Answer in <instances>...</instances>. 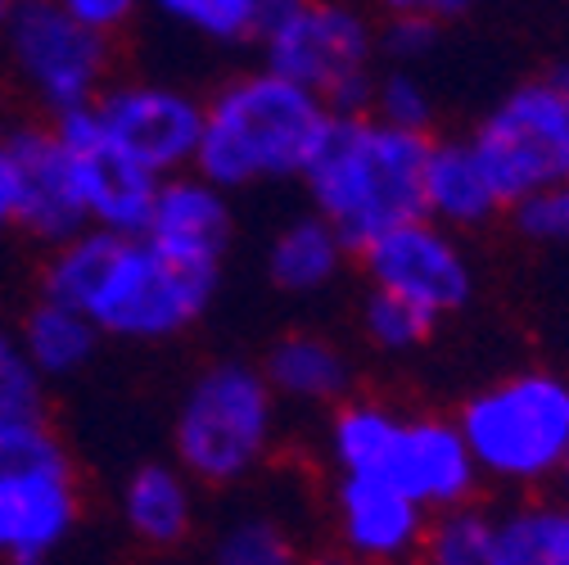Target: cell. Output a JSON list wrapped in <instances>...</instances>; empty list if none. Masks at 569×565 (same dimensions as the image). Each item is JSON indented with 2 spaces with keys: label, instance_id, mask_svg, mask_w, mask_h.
<instances>
[{
  "label": "cell",
  "instance_id": "1",
  "mask_svg": "<svg viewBox=\"0 0 569 565\" xmlns=\"http://www.w3.org/2000/svg\"><path fill=\"white\" fill-rule=\"evenodd\" d=\"M218 271H194L159 254L146 236L78 231L50 249L41 299L96 321L104 339L163 344L186 335L218 299Z\"/></svg>",
  "mask_w": 569,
  "mask_h": 565
},
{
  "label": "cell",
  "instance_id": "2",
  "mask_svg": "<svg viewBox=\"0 0 569 565\" xmlns=\"http://www.w3.org/2000/svg\"><path fill=\"white\" fill-rule=\"evenodd\" d=\"M435 140L402 131L367 109L335 113L317 159L303 172L308 208L326 218L352 249L425 218V163Z\"/></svg>",
  "mask_w": 569,
  "mask_h": 565
},
{
  "label": "cell",
  "instance_id": "3",
  "mask_svg": "<svg viewBox=\"0 0 569 565\" xmlns=\"http://www.w3.org/2000/svg\"><path fill=\"white\" fill-rule=\"evenodd\" d=\"M330 122L335 109L326 100L271 68H253L203 100L194 172L227 195L271 181H303Z\"/></svg>",
  "mask_w": 569,
  "mask_h": 565
},
{
  "label": "cell",
  "instance_id": "4",
  "mask_svg": "<svg viewBox=\"0 0 569 565\" xmlns=\"http://www.w3.org/2000/svg\"><path fill=\"white\" fill-rule=\"evenodd\" d=\"M280 435V398L258 363H208L172 416V462L203 488H236L262 470Z\"/></svg>",
  "mask_w": 569,
  "mask_h": 565
},
{
  "label": "cell",
  "instance_id": "5",
  "mask_svg": "<svg viewBox=\"0 0 569 565\" xmlns=\"http://www.w3.org/2000/svg\"><path fill=\"white\" fill-rule=\"evenodd\" d=\"M457 426L479 479L533 493L569 462V380L547 367L497 376L461 403Z\"/></svg>",
  "mask_w": 569,
  "mask_h": 565
},
{
  "label": "cell",
  "instance_id": "6",
  "mask_svg": "<svg viewBox=\"0 0 569 565\" xmlns=\"http://www.w3.org/2000/svg\"><path fill=\"white\" fill-rule=\"evenodd\" d=\"M262 68L326 100L335 113L367 109L380 73V28L358 0H267Z\"/></svg>",
  "mask_w": 569,
  "mask_h": 565
},
{
  "label": "cell",
  "instance_id": "7",
  "mask_svg": "<svg viewBox=\"0 0 569 565\" xmlns=\"http://www.w3.org/2000/svg\"><path fill=\"white\" fill-rule=\"evenodd\" d=\"M82 493L46 420L0 426V561L46 565L78 529Z\"/></svg>",
  "mask_w": 569,
  "mask_h": 565
},
{
  "label": "cell",
  "instance_id": "8",
  "mask_svg": "<svg viewBox=\"0 0 569 565\" xmlns=\"http://www.w3.org/2000/svg\"><path fill=\"white\" fill-rule=\"evenodd\" d=\"M466 140L507 208L569 181V68L516 82Z\"/></svg>",
  "mask_w": 569,
  "mask_h": 565
},
{
  "label": "cell",
  "instance_id": "9",
  "mask_svg": "<svg viewBox=\"0 0 569 565\" xmlns=\"http://www.w3.org/2000/svg\"><path fill=\"white\" fill-rule=\"evenodd\" d=\"M0 37L19 87L50 118L82 113L109 91V37L78 23L54 0H19Z\"/></svg>",
  "mask_w": 569,
  "mask_h": 565
},
{
  "label": "cell",
  "instance_id": "10",
  "mask_svg": "<svg viewBox=\"0 0 569 565\" xmlns=\"http://www.w3.org/2000/svg\"><path fill=\"white\" fill-rule=\"evenodd\" d=\"M367 286L380 295H393L425 313L435 326L466 313L475 299V262L457 231L430 222V218H411L371 245L358 249Z\"/></svg>",
  "mask_w": 569,
  "mask_h": 565
},
{
  "label": "cell",
  "instance_id": "11",
  "mask_svg": "<svg viewBox=\"0 0 569 565\" xmlns=\"http://www.w3.org/2000/svg\"><path fill=\"white\" fill-rule=\"evenodd\" d=\"M91 113L150 177L168 181L194 172L203 136L199 96L172 82H118L91 105Z\"/></svg>",
  "mask_w": 569,
  "mask_h": 565
},
{
  "label": "cell",
  "instance_id": "12",
  "mask_svg": "<svg viewBox=\"0 0 569 565\" xmlns=\"http://www.w3.org/2000/svg\"><path fill=\"white\" fill-rule=\"evenodd\" d=\"M50 127L59 136L63 155H68V168H73L87 227L113 231V236H140V231H146L159 177H150L146 168H140L118 146V140L100 127V118L91 109L54 118Z\"/></svg>",
  "mask_w": 569,
  "mask_h": 565
},
{
  "label": "cell",
  "instance_id": "13",
  "mask_svg": "<svg viewBox=\"0 0 569 565\" xmlns=\"http://www.w3.org/2000/svg\"><path fill=\"white\" fill-rule=\"evenodd\" d=\"M376 475L393 479L407 498L420 503L430 516L470 507L483 484L479 466L461 439L457 416H435V412L398 416L393 439H389Z\"/></svg>",
  "mask_w": 569,
  "mask_h": 565
},
{
  "label": "cell",
  "instance_id": "14",
  "mask_svg": "<svg viewBox=\"0 0 569 565\" xmlns=\"http://www.w3.org/2000/svg\"><path fill=\"white\" fill-rule=\"evenodd\" d=\"M330 525L343 556L362 565H411L420 561L430 512L411 503L385 475H335Z\"/></svg>",
  "mask_w": 569,
  "mask_h": 565
},
{
  "label": "cell",
  "instance_id": "15",
  "mask_svg": "<svg viewBox=\"0 0 569 565\" xmlns=\"http://www.w3.org/2000/svg\"><path fill=\"white\" fill-rule=\"evenodd\" d=\"M146 236L159 254H168L181 267L218 271L236 245V208L222 186H212L199 172H181L159 181L154 208L146 218Z\"/></svg>",
  "mask_w": 569,
  "mask_h": 565
},
{
  "label": "cell",
  "instance_id": "16",
  "mask_svg": "<svg viewBox=\"0 0 569 565\" xmlns=\"http://www.w3.org/2000/svg\"><path fill=\"white\" fill-rule=\"evenodd\" d=\"M6 140H10L14 172H19V227L50 249L87 231L78 181H73V168H68V155L59 146L54 127H19Z\"/></svg>",
  "mask_w": 569,
  "mask_h": 565
},
{
  "label": "cell",
  "instance_id": "17",
  "mask_svg": "<svg viewBox=\"0 0 569 565\" xmlns=\"http://www.w3.org/2000/svg\"><path fill=\"white\" fill-rule=\"evenodd\" d=\"M271 394L290 407H339L358 394V363L326 330H284L258 363Z\"/></svg>",
  "mask_w": 569,
  "mask_h": 565
},
{
  "label": "cell",
  "instance_id": "18",
  "mask_svg": "<svg viewBox=\"0 0 569 565\" xmlns=\"http://www.w3.org/2000/svg\"><path fill=\"white\" fill-rule=\"evenodd\" d=\"M194 488L199 484L177 462H140L118 488V516L127 534L159 552L181 547L199 521Z\"/></svg>",
  "mask_w": 569,
  "mask_h": 565
},
{
  "label": "cell",
  "instance_id": "19",
  "mask_svg": "<svg viewBox=\"0 0 569 565\" xmlns=\"http://www.w3.org/2000/svg\"><path fill=\"white\" fill-rule=\"evenodd\" d=\"M348 254H352V245L308 208V214H295L290 222H280L271 231L262 267H267V280L280 295L308 299V295L330 290L343 276Z\"/></svg>",
  "mask_w": 569,
  "mask_h": 565
},
{
  "label": "cell",
  "instance_id": "20",
  "mask_svg": "<svg viewBox=\"0 0 569 565\" xmlns=\"http://www.w3.org/2000/svg\"><path fill=\"white\" fill-rule=\"evenodd\" d=\"M502 208L507 204L470 150V140H435L430 163H425V218L448 231H479Z\"/></svg>",
  "mask_w": 569,
  "mask_h": 565
},
{
  "label": "cell",
  "instance_id": "21",
  "mask_svg": "<svg viewBox=\"0 0 569 565\" xmlns=\"http://www.w3.org/2000/svg\"><path fill=\"white\" fill-rule=\"evenodd\" d=\"M28 363L41 371V380H68L91 367V358L100 353V330L91 317L63 308L54 299H37L23 317V326L14 330Z\"/></svg>",
  "mask_w": 569,
  "mask_h": 565
},
{
  "label": "cell",
  "instance_id": "22",
  "mask_svg": "<svg viewBox=\"0 0 569 565\" xmlns=\"http://www.w3.org/2000/svg\"><path fill=\"white\" fill-rule=\"evenodd\" d=\"M488 565H569V493L497 512Z\"/></svg>",
  "mask_w": 569,
  "mask_h": 565
},
{
  "label": "cell",
  "instance_id": "23",
  "mask_svg": "<svg viewBox=\"0 0 569 565\" xmlns=\"http://www.w3.org/2000/svg\"><path fill=\"white\" fill-rule=\"evenodd\" d=\"M295 525L276 512H236L218 534H212L208 565H308Z\"/></svg>",
  "mask_w": 569,
  "mask_h": 565
},
{
  "label": "cell",
  "instance_id": "24",
  "mask_svg": "<svg viewBox=\"0 0 569 565\" xmlns=\"http://www.w3.org/2000/svg\"><path fill=\"white\" fill-rule=\"evenodd\" d=\"M146 6L163 23L190 32L199 41H212V46L253 41L262 28V14H267V0H146Z\"/></svg>",
  "mask_w": 569,
  "mask_h": 565
},
{
  "label": "cell",
  "instance_id": "25",
  "mask_svg": "<svg viewBox=\"0 0 569 565\" xmlns=\"http://www.w3.org/2000/svg\"><path fill=\"white\" fill-rule=\"evenodd\" d=\"M492 525H497V516L475 507V503L457 507V512H443V516H430L420 565H488Z\"/></svg>",
  "mask_w": 569,
  "mask_h": 565
},
{
  "label": "cell",
  "instance_id": "26",
  "mask_svg": "<svg viewBox=\"0 0 569 565\" xmlns=\"http://www.w3.org/2000/svg\"><path fill=\"white\" fill-rule=\"evenodd\" d=\"M358 330H362V339L376 353H385V358H407V353L430 344L435 321L425 317V313H416L411 304L393 299V295L367 290V299L358 308Z\"/></svg>",
  "mask_w": 569,
  "mask_h": 565
},
{
  "label": "cell",
  "instance_id": "27",
  "mask_svg": "<svg viewBox=\"0 0 569 565\" xmlns=\"http://www.w3.org/2000/svg\"><path fill=\"white\" fill-rule=\"evenodd\" d=\"M435 109H439L435 87L425 82L420 68H380L376 82H371V96H367V113H376L389 127L425 131V136H430Z\"/></svg>",
  "mask_w": 569,
  "mask_h": 565
},
{
  "label": "cell",
  "instance_id": "28",
  "mask_svg": "<svg viewBox=\"0 0 569 565\" xmlns=\"http://www.w3.org/2000/svg\"><path fill=\"white\" fill-rule=\"evenodd\" d=\"M46 407V380L28 363V353L14 330L0 326V426H28L41 420Z\"/></svg>",
  "mask_w": 569,
  "mask_h": 565
},
{
  "label": "cell",
  "instance_id": "29",
  "mask_svg": "<svg viewBox=\"0 0 569 565\" xmlns=\"http://www.w3.org/2000/svg\"><path fill=\"white\" fill-rule=\"evenodd\" d=\"M511 222L520 240L538 249H569V181L533 190L529 199L511 204Z\"/></svg>",
  "mask_w": 569,
  "mask_h": 565
},
{
  "label": "cell",
  "instance_id": "30",
  "mask_svg": "<svg viewBox=\"0 0 569 565\" xmlns=\"http://www.w3.org/2000/svg\"><path fill=\"white\" fill-rule=\"evenodd\" d=\"M443 28L420 19H385L380 23V68H420L435 54Z\"/></svg>",
  "mask_w": 569,
  "mask_h": 565
},
{
  "label": "cell",
  "instance_id": "31",
  "mask_svg": "<svg viewBox=\"0 0 569 565\" xmlns=\"http://www.w3.org/2000/svg\"><path fill=\"white\" fill-rule=\"evenodd\" d=\"M59 10H68L78 23L96 28L100 37H113L122 32L140 10H146V0H54Z\"/></svg>",
  "mask_w": 569,
  "mask_h": 565
},
{
  "label": "cell",
  "instance_id": "32",
  "mask_svg": "<svg viewBox=\"0 0 569 565\" xmlns=\"http://www.w3.org/2000/svg\"><path fill=\"white\" fill-rule=\"evenodd\" d=\"M475 6L479 0H371V10L380 19H420V23H435V28L466 19Z\"/></svg>",
  "mask_w": 569,
  "mask_h": 565
},
{
  "label": "cell",
  "instance_id": "33",
  "mask_svg": "<svg viewBox=\"0 0 569 565\" xmlns=\"http://www.w3.org/2000/svg\"><path fill=\"white\" fill-rule=\"evenodd\" d=\"M10 227H19V172H14L10 140L0 136V236Z\"/></svg>",
  "mask_w": 569,
  "mask_h": 565
},
{
  "label": "cell",
  "instance_id": "34",
  "mask_svg": "<svg viewBox=\"0 0 569 565\" xmlns=\"http://www.w3.org/2000/svg\"><path fill=\"white\" fill-rule=\"evenodd\" d=\"M308 565H362V561H352V556H343V552H330V556H312Z\"/></svg>",
  "mask_w": 569,
  "mask_h": 565
},
{
  "label": "cell",
  "instance_id": "35",
  "mask_svg": "<svg viewBox=\"0 0 569 565\" xmlns=\"http://www.w3.org/2000/svg\"><path fill=\"white\" fill-rule=\"evenodd\" d=\"M14 6H19V0H0V32H6V23H10V14H14Z\"/></svg>",
  "mask_w": 569,
  "mask_h": 565
},
{
  "label": "cell",
  "instance_id": "36",
  "mask_svg": "<svg viewBox=\"0 0 569 565\" xmlns=\"http://www.w3.org/2000/svg\"><path fill=\"white\" fill-rule=\"evenodd\" d=\"M560 484H565V493H569V462H565V475H560Z\"/></svg>",
  "mask_w": 569,
  "mask_h": 565
}]
</instances>
